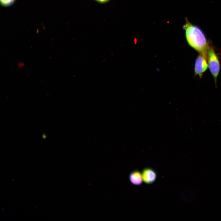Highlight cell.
Instances as JSON below:
<instances>
[{
	"instance_id": "cell-1",
	"label": "cell",
	"mask_w": 221,
	"mask_h": 221,
	"mask_svg": "<svg viewBox=\"0 0 221 221\" xmlns=\"http://www.w3.org/2000/svg\"><path fill=\"white\" fill-rule=\"evenodd\" d=\"M183 26L189 45L200 53L207 54L209 43L205 34L199 26L190 22L187 18Z\"/></svg>"
},
{
	"instance_id": "cell-2",
	"label": "cell",
	"mask_w": 221,
	"mask_h": 221,
	"mask_svg": "<svg viewBox=\"0 0 221 221\" xmlns=\"http://www.w3.org/2000/svg\"><path fill=\"white\" fill-rule=\"evenodd\" d=\"M207 58L209 70L216 83L220 69V64L218 56L213 48L209 45L207 51Z\"/></svg>"
},
{
	"instance_id": "cell-3",
	"label": "cell",
	"mask_w": 221,
	"mask_h": 221,
	"mask_svg": "<svg viewBox=\"0 0 221 221\" xmlns=\"http://www.w3.org/2000/svg\"><path fill=\"white\" fill-rule=\"evenodd\" d=\"M208 67L207 54L200 53L195 63L194 71L195 75L201 77Z\"/></svg>"
},
{
	"instance_id": "cell-4",
	"label": "cell",
	"mask_w": 221,
	"mask_h": 221,
	"mask_svg": "<svg viewBox=\"0 0 221 221\" xmlns=\"http://www.w3.org/2000/svg\"><path fill=\"white\" fill-rule=\"evenodd\" d=\"M142 174L143 180L146 184H152L156 180L157 173L152 168L149 167L144 168L142 170Z\"/></svg>"
},
{
	"instance_id": "cell-5",
	"label": "cell",
	"mask_w": 221,
	"mask_h": 221,
	"mask_svg": "<svg viewBox=\"0 0 221 221\" xmlns=\"http://www.w3.org/2000/svg\"><path fill=\"white\" fill-rule=\"evenodd\" d=\"M129 178L131 183L135 185H140L142 183V174L138 170H134L131 172Z\"/></svg>"
},
{
	"instance_id": "cell-6",
	"label": "cell",
	"mask_w": 221,
	"mask_h": 221,
	"mask_svg": "<svg viewBox=\"0 0 221 221\" xmlns=\"http://www.w3.org/2000/svg\"><path fill=\"white\" fill-rule=\"evenodd\" d=\"M14 1L15 0H0L2 5L5 6L11 5Z\"/></svg>"
},
{
	"instance_id": "cell-7",
	"label": "cell",
	"mask_w": 221,
	"mask_h": 221,
	"mask_svg": "<svg viewBox=\"0 0 221 221\" xmlns=\"http://www.w3.org/2000/svg\"><path fill=\"white\" fill-rule=\"evenodd\" d=\"M98 1V2H107V1H108V0H96Z\"/></svg>"
}]
</instances>
